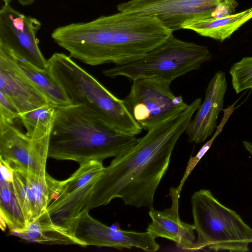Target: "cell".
Masks as SVG:
<instances>
[{
  "label": "cell",
  "mask_w": 252,
  "mask_h": 252,
  "mask_svg": "<svg viewBox=\"0 0 252 252\" xmlns=\"http://www.w3.org/2000/svg\"><path fill=\"white\" fill-rule=\"evenodd\" d=\"M201 104L200 98L195 99L182 112L148 130L127 152L115 157L104 167L82 214L117 198L137 208L153 207L173 150Z\"/></svg>",
  "instance_id": "obj_1"
},
{
  "label": "cell",
  "mask_w": 252,
  "mask_h": 252,
  "mask_svg": "<svg viewBox=\"0 0 252 252\" xmlns=\"http://www.w3.org/2000/svg\"><path fill=\"white\" fill-rule=\"evenodd\" d=\"M172 33L155 17L119 12L58 27L51 37L70 57L86 64L117 65L140 58Z\"/></svg>",
  "instance_id": "obj_2"
},
{
  "label": "cell",
  "mask_w": 252,
  "mask_h": 252,
  "mask_svg": "<svg viewBox=\"0 0 252 252\" xmlns=\"http://www.w3.org/2000/svg\"><path fill=\"white\" fill-rule=\"evenodd\" d=\"M48 158L79 164L102 162L127 152L137 143L135 136L123 133L84 105L55 107Z\"/></svg>",
  "instance_id": "obj_3"
},
{
  "label": "cell",
  "mask_w": 252,
  "mask_h": 252,
  "mask_svg": "<svg viewBox=\"0 0 252 252\" xmlns=\"http://www.w3.org/2000/svg\"><path fill=\"white\" fill-rule=\"evenodd\" d=\"M48 69L64 91L71 105H84L120 131L136 136L142 128L132 117L124 100L119 99L70 56L54 53Z\"/></svg>",
  "instance_id": "obj_4"
},
{
  "label": "cell",
  "mask_w": 252,
  "mask_h": 252,
  "mask_svg": "<svg viewBox=\"0 0 252 252\" xmlns=\"http://www.w3.org/2000/svg\"><path fill=\"white\" fill-rule=\"evenodd\" d=\"M191 204L193 224L197 235L191 251H249V245L252 243V229L209 190L195 191L191 197Z\"/></svg>",
  "instance_id": "obj_5"
},
{
  "label": "cell",
  "mask_w": 252,
  "mask_h": 252,
  "mask_svg": "<svg viewBox=\"0 0 252 252\" xmlns=\"http://www.w3.org/2000/svg\"><path fill=\"white\" fill-rule=\"evenodd\" d=\"M212 55L207 46L183 41L173 33L164 42L140 58L103 71L110 78L125 77L132 81L145 78L168 82L193 70L209 61Z\"/></svg>",
  "instance_id": "obj_6"
},
{
  "label": "cell",
  "mask_w": 252,
  "mask_h": 252,
  "mask_svg": "<svg viewBox=\"0 0 252 252\" xmlns=\"http://www.w3.org/2000/svg\"><path fill=\"white\" fill-rule=\"evenodd\" d=\"M238 5L237 0H130L118 5L117 9L155 17L173 32L189 20L233 14Z\"/></svg>",
  "instance_id": "obj_7"
},
{
  "label": "cell",
  "mask_w": 252,
  "mask_h": 252,
  "mask_svg": "<svg viewBox=\"0 0 252 252\" xmlns=\"http://www.w3.org/2000/svg\"><path fill=\"white\" fill-rule=\"evenodd\" d=\"M171 82L161 78H145L132 81L124 99L132 117L148 131L188 106L181 95H175Z\"/></svg>",
  "instance_id": "obj_8"
},
{
  "label": "cell",
  "mask_w": 252,
  "mask_h": 252,
  "mask_svg": "<svg viewBox=\"0 0 252 252\" xmlns=\"http://www.w3.org/2000/svg\"><path fill=\"white\" fill-rule=\"evenodd\" d=\"M40 27L41 23L36 18L4 3L0 10V48L39 69H47L48 60L42 54L36 37Z\"/></svg>",
  "instance_id": "obj_9"
},
{
  "label": "cell",
  "mask_w": 252,
  "mask_h": 252,
  "mask_svg": "<svg viewBox=\"0 0 252 252\" xmlns=\"http://www.w3.org/2000/svg\"><path fill=\"white\" fill-rule=\"evenodd\" d=\"M20 122V120H19ZM0 122V158L12 168L21 167L45 175L50 133L38 138L29 137L19 124Z\"/></svg>",
  "instance_id": "obj_10"
},
{
  "label": "cell",
  "mask_w": 252,
  "mask_h": 252,
  "mask_svg": "<svg viewBox=\"0 0 252 252\" xmlns=\"http://www.w3.org/2000/svg\"><path fill=\"white\" fill-rule=\"evenodd\" d=\"M70 234L75 244L116 249L135 248L146 252L157 251L159 246L149 232L123 230L108 227L85 212L74 221Z\"/></svg>",
  "instance_id": "obj_11"
},
{
  "label": "cell",
  "mask_w": 252,
  "mask_h": 252,
  "mask_svg": "<svg viewBox=\"0 0 252 252\" xmlns=\"http://www.w3.org/2000/svg\"><path fill=\"white\" fill-rule=\"evenodd\" d=\"M12 169L14 192L27 224L42 214L56 197L60 181L47 173L38 175L21 167Z\"/></svg>",
  "instance_id": "obj_12"
},
{
  "label": "cell",
  "mask_w": 252,
  "mask_h": 252,
  "mask_svg": "<svg viewBox=\"0 0 252 252\" xmlns=\"http://www.w3.org/2000/svg\"><path fill=\"white\" fill-rule=\"evenodd\" d=\"M0 92L13 103L20 113L50 105L24 73L14 56L0 48Z\"/></svg>",
  "instance_id": "obj_13"
},
{
  "label": "cell",
  "mask_w": 252,
  "mask_h": 252,
  "mask_svg": "<svg viewBox=\"0 0 252 252\" xmlns=\"http://www.w3.org/2000/svg\"><path fill=\"white\" fill-rule=\"evenodd\" d=\"M226 89L225 74L219 71L209 82L204 100L186 130L189 142L202 143L213 134L219 114L223 108Z\"/></svg>",
  "instance_id": "obj_14"
},
{
  "label": "cell",
  "mask_w": 252,
  "mask_h": 252,
  "mask_svg": "<svg viewBox=\"0 0 252 252\" xmlns=\"http://www.w3.org/2000/svg\"><path fill=\"white\" fill-rule=\"evenodd\" d=\"M172 200L170 208L163 211L150 208L149 215L152 222L146 229L156 238L162 237L170 240L177 247L183 250L191 251L196 240L193 224L182 221L179 215V202L180 193L177 188L169 189Z\"/></svg>",
  "instance_id": "obj_15"
},
{
  "label": "cell",
  "mask_w": 252,
  "mask_h": 252,
  "mask_svg": "<svg viewBox=\"0 0 252 252\" xmlns=\"http://www.w3.org/2000/svg\"><path fill=\"white\" fill-rule=\"evenodd\" d=\"M252 18V7L242 12L216 18L194 19L186 22L182 29L222 42Z\"/></svg>",
  "instance_id": "obj_16"
},
{
  "label": "cell",
  "mask_w": 252,
  "mask_h": 252,
  "mask_svg": "<svg viewBox=\"0 0 252 252\" xmlns=\"http://www.w3.org/2000/svg\"><path fill=\"white\" fill-rule=\"evenodd\" d=\"M16 59L20 68L44 96L50 105L54 107L71 105L63 89L48 68L41 70L26 61Z\"/></svg>",
  "instance_id": "obj_17"
},
{
  "label": "cell",
  "mask_w": 252,
  "mask_h": 252,
  "mask_svg": "<svg viewBox=\"0 0 252 252\" xmlns=\"http://www.w3.org/2000/svg\"><path fill=\"white\" fill-rule=\"evenodd\" d=\"M0 217L5 222L11 233L24 231L27 226L12 183L0 180Z\"/></svg>",
  "instance_id": "obj_18"
},
{
  "label": "cell",
  "mask_w": 252,
  "mask_h": 252,
  "mask_svg": "<svg viewBox=\"0 0 252 252\" xmlns=\"http://www.w3.org/2000/svg\"><path fill=\"white\" fill-rule=\"evenodd\" d=\"M56 109L46 105L25 113H20L18 119L30 138H38L51 133Z\"/></svg>",
  "instance_id": "obj_19"
},
{
  "label": "cell",
  "mask_w": 252,
  "mask_h": 252,
  "mask_svg": "<svg viewBox=\"0 0 252 252\" xmlns=\"http://www.w3.org/2000/svg\"><path fill=\"white\" fill-rule=\"evenodd\" d=\"M104 169L102 162L96 160L80 164L79 168L70 177L60 181L57 197L67 195L84 188L93 181L98 180Z\"/></svg>",
  "instance_id": "obj_20"
},
{
  "label": "cell",
  "mask_w": 252,
  "mask_h": 252,
  "mask_svg": "<svg viewBox=\"0 0 252 252\" xmlns=\"http://www.w3.org/2000/svg\"><path fill=\"white\" fill-rule=\"evenodd\" d=\"M233 89L237 94L252 89V57L243 58L229 70Z\"/></svg>",
  "instance_id": "obj_21"
},
{
  "label": "cell",
  "mask_w": 252,
  "mask_h": 252,
  "mask_svg": "<svg viewBox=\"0 0 252 252\" xmlns=\"http://www.w3.org/2000/svg\"><path fill=\"white\" fill-rule=\"evenodd\" d=\"M223 111V116L222 119L219 126H217V130L216 131L213 137L203 145L197 154L194 157H190L189 158V159L187 163V166L184 175L179 185L177 188L179 192H181L182 187H183V185L189 175L191 173V171L193 170L194 168L195 167L201 158L209 150L213 141L222 131L223 126H224L231 115L232 114V111L230 109H225Z\"/></svg>",
  "instance_id": "obj_22"
},
{
  "label": "cell",
  "mask_w": 252,
  "mask_h": 252,
  "mask_svg": "<svg viewBox=\"0 0 252 252\" xmlns=\"http://www.w3.org/2000/svg\"><path fill=\"white\" fill-rule=\"evenodd\" d=\"M20 113L13 103L0 92V122H11L18 119Z\"/></svg>",
  "instance_id": "obj_23"
},
{
  "label": "cell",
  "mask_w": 252,
  "mask_h": 252,
  "mask_svg": "<svg viewBox=\"0 0 252 252\" xmlns=\"http://www.w3.org/2000/svg\"><path fill=\"white\" fill-rule=\"evenodd\" d=\"M0 179L12 183L14 171L11 166L3 159L0 158Z\"/></svg>",
  "instance_id": "obj_24"
},
{
  "label": "cell",
  "mask_w": 252,
  "mask_h": 252,
  "mask_svg": "<svg viewBox=\"0 0 252 252\" xmlns=\"http://www.w3.org/2000/svg\"><path fill=\"white\" fill-rule=\"evenodd\" d=\"M243 144L246 149L252 157V143L248 141H244Z\"/></svg>",
  "instance_id": "obj_25"
},
{
  "label": "cell",
  "mask_w": 252,
  "mask_h": 252,
  "mask_svg": "<svg viewBox=\"0 0 252 252\" xmlns=\"http://www.w3.org/2000/svg\"><path fill=\"white\" fill-rule=\"evenodd\" d=\"M22 5H29L32 4L36 0H18Z\"/></svg>",
  "instance_id": "obj_26"
},
{
  "label": "cell",
  "mask_w": 252,
  "mask_h": 252,
  "mask_svg": "<svg viewBox=\"0 0 252 252\" xmlns=\"http://www.w3.org/2000/svg\"><path fill=\"white\" fill-rule=\"evenodd\" d=\"M4 2V3H9V2L12 0H2Z\"/></svg>",
  "instance_id": "obj_27"
},
{
  "label": "cell",
  "mask_w": 252,
  "mask_h": 252,
  "mask_svg": "<svg viewBox=\"0 0 252 252\" xmlns=\"http://www.w3.org/2000/svg\"><path fill=\"white\" fill-rule=\"evenodd\" d=\"M37 223H38V222H37ZM40 236H41V233H40ZM72 241H72V240H71L69 241V242L68 244H67H67H70ZM65 245H66V244H65Z\"/></svg>",
  "instance_id": "obj_28"
}]
</instances>
